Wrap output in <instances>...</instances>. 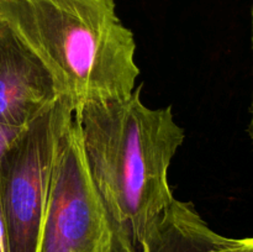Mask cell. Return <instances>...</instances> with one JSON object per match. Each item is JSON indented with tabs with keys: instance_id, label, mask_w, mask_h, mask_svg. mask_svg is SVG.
<instances>
[{
	"instance_id": "7",
	"label": "cell",
	"mask_w": 253,
	"mask_h": 252,
	"mask_svg": "<svg viewBox=\"0 0 253 252\" xmlns=\"http://www.w3.org/2000/svg\"><path fill=\"white\" fill-rule=\"evenodd\" d=\"M251 26H252V48H253V4L251 7ZM247 133H249V137L251 140V143L253 146V101L251 105V116H250V123L249 126H247Z\"/></svg>"
},
{
	"instance_id": "1",
	"label": "cell",
	"mask_w": 253,
	"mask_h": 252,
	"mask_svg": "<svg viewBox=\"0 0 253 252\" xmlns=\"http://www.w3.org/2000/svg\"><path fill=\"white\" fill-rule=\"evenodd\" d=\"M73 116L89 175L113 226L116 252H142L175 199L168 170L185 140L184 128L170 106L145 105L141 86L126 98L83 104Z\"/></svg>"
},
{
	"instance_id": "4",
	"label": "cell",
	"mask_w": 253,
	"mask_h": 252,
	"mask_svg": "<svg viewBox=\"0 0 253 252\" xmlns=\"http://www.w3.org/2000/svg\"><path fill=\"white\" fill-rule=\"evenodd\" d=\"M39 252H116L113 226L89 175L74 116L54 162Z\"/></svg>"
},
{
	"instance_id": "2",
	"label": "cell",
	"mask_w": 253,
	"mask_h": 252,
	"mask_svg": "<svg viewBox=\"0 0 253 252\" xmlns=\"http://www.w3.org/2000/svg\"><path fill=\"white\" fill-rule=\"evenodd\" d=\"M0 20L42 62L73 111L137 86L135 36L115 0H0Z\"/></svg>"
},
{
	"instance_id": "6",
	"label": "cell",
	"mask_w": 253,
	"mask_h": 252,
	"mask_svg": "<svg viewBox=\"0 0 253 252\" xmlns=\"http://www.w3.org/2000/svg\"><path fill=\"white\" fill-rule=\"evenodd\" d=\"M187 252H253V237L230 239L210 231L198 239Z\"/></svg>"
},
{
	"instance_id": "5",
	"label": "cell",
	"mask_w": 253,
	"mask_h": 252,
	"mask_svg": "<svg viewBox=\"0 0 253 252\" xmlns=\"http://www.w3.org/2000/svg\"><path fill=\"white\" fill-rule=\"evenodd\" d=\"M61 98L46 67L0 20V125L26 127Z\"/></svg>"
},
{
	"instance_id": "3",
	"label": "cell",
	"mask_w": 253,
	"mask_h": 252,
	"mask_svg": "<svg viewBox=\"0 0 253 252\" xmlns=\"http://www.w3.org/2000/svg\"><path fill=\"white\" fill-rule=\"evenodd\" d=\"M73 113L61 98L31 121L0 158V215L7 252H39L54 162Z\"/></svg>"
}]
</instances>
